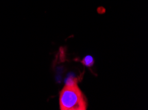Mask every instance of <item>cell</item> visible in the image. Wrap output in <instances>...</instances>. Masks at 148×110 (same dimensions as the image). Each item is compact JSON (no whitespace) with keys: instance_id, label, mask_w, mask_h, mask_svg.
<instances>
[{"instance_id":"cell-1","label":"cell","mask_w":148,"mask_h":110,"mask_svg":"<svg viewBox=\"0 0 148 110\" xmlns=\"http://www.w3.org/2000/svg\"><path fill=\"white\" fill-rule=\"evenodd\" d=\"M59 105L61 110L86 109V98L75 78H69L60 92Z\"/></svg>"},{"instance_id":"cell-2","label":"cell","mask_w":148,"mask_h":110,"mask_svg":"<svg viewBox=\"0 0 148 110\" xmlns=\"http://www.w3.org/2000/svg\"><path fill=\"white\" fill-rule=\"evenodd\" d=\"M82 63L86 67H90L94 64V59L91 55H87L82 60Z\"/></svg>"}]
</instances>
